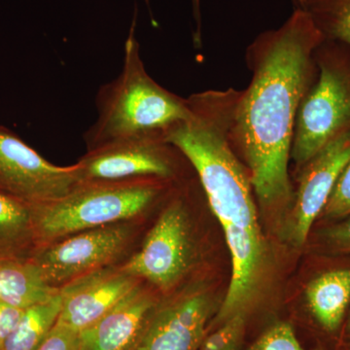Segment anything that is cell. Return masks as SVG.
<instances>
[{
  "instance_id": "obj_1",
  "label": "cell",
  "mask_w": 350,
  "mask_h": 350,
  "mask_svg": "<svg viewBox=\"0 0 350 350\" xmlns=\"http://www.w3.org/2000/svg\"><path fill=\"white\" fill-rule=\"evenodd\" d=\"M323 41L310 18L293 9L282 27L262 32L246 50L252 78L239 91L230 133L250 172L255 198L267 211L293 202L288 165L295 124L317 79L315 51Z\"/></svg>"
},
{
  "instance_id": "obj_2",
  "label": "cell",
  "mask_w": 350,
  "mask_h": 350,
  "mask_svg": "<svg viewBox=\"0 0 350 350\" xmlns=\"http://www.w3.org/2000/svg\"><path fill=\"white\" fill-rule=\"evenodd\" d=\"M135 29V18L124 47L121 73L96 96L98 118L84 135L88 150L125 138L165 135L188 117L186 98L167 91L147 72Z\"/></svg>"
},
{
  "instance_id": "obj_3",
  "label": "cell",
  "mask_w": 350,
  "mask_h": 350,
  "mask_svg": "<svg viewBox=\"0 0 350 350\" xmlns=\"http://www.w3.org/2000/svg\"><path fill=\"white\" fill-rule=\"evenodd\" d=\"M162 181L167 180L81 182L61 199L32 206L38 247L78 232L137 217L162 194Z\"/></svg>"
},
{
  "instance_id": "obj_4",
  "label": "cell",
  "mask_w": 350,
  "mask_h": 350,
  "mask_svg": "<svg viewBox=\"0 0 350 350\" xmlns=\"http://www.w3.org/2000/svg\"><path fill=\"white\" fill-rule=\"evenodd\" d=\"M317 77L301 100L291 159L300 172L333 140L350 131V47L324 40L315 51Z\"/></svg>"
},
{
  "instance_id": "obj_5",
  "label": "cell",
  "mask_w": 350,
  "mask_h": 350,
  "mask_svg": "<svg viewBox=\"0 0 350 350\" xmlns=\"http://www.w3.org/2000/svg\"><path fill=\"white\" fill-rule=\"evenodd\" d=\"M77 163L59 167L48 162L12 131L0 126V189L32 206L68 195L81 183Z\"/></svg>"
},
{
  "instance_id": "obj_6",
  "label": "cell",
  "mask_w": 350,
  "mask_h": 350,
  "mask_svg": "<svg viewBox=\"0 0 350 350\" xmlns=\"http://www.w3.org/2000/svg\"><path fill=\"white\" fill-rule=\"evenodd\" d=\"M180 153L163 133L125 138L88 151L77 163L82 182L125 181L140 178L172 180L174 155Z\"/></svg>"
},
{
  "instance_id": "obj_7",
  "label": "cell",
  "mask_w": 350,
  "mask_h": 350,
  "mask_svg": "<svg viewBox=\"0 0 350 350\" xmlns=\"http://www.w3.org/2000/svg\"><path fill=\"white\" fill-rule=\"evenodd\" d=\"M187 213L180 200L163 209L142 248L122 267L125 273L167 291L187 273L193 257Z\"/></svg>"
},
{
  "instance_id": "obj_8",
  "label": "cell",
  "mask_w": 350,
  "mask_h": 350,
  "mask_svg": "<svg viewBox=\"0 0 350 350\" xmlns=\"http://www.w3.org/2000/svg\"><path fill=\"white\" fill-rule=\"evenodd\" d=\"M131 236L133 230L126 222L96 228L39 246L31 259L44 280L57 288L105 268L123 252Z\"/></svg>"
},
{
  "instance_id": "obj_9",
  "label": "cell",
  "mask_w": 350,
  "mask_h": 350,
  "mask_svg": "<svg viewBox=\"0 0 350 350\" xmlns=\"http://www.w3.org/2000/svg\"><path fill=\"white\" fill-rule=\"evenodd\" d=\"M349 161L350 131L324 147L299 172L291 214V238L296 245L306 243L313 223L323 211Z\"/></svg>"
},
{
  "instance_id": "obj_10",
  "label": "cell",
  "mask_w": 350,
  "mask_h": 350,
  "mask_svg": "<svg viewBox=\"0 0 350 350\" xmlns=\"http://www.w3.org/2000/svg\"><path fill=\"white\" fill-rule=\"evenodd\" d=\"M211 310V299L202 291L154 308L131 350H200Z\"/></svg>"
},
{
  "instance_id": "obj_11",
  "label": "cell",
  "mask_w": 350,
  "mask_h": 350,
  "mask_svg": "<svg viewBox=\"0 0 350 350\" xmlns=\"http://www.w3.org/2000/svg\"><path fill=\"white\" fill-rule=\"evenodd\" d=\"M139 284L121 268L92 271L61 288L63 297L57 323L81 332L100 319Z\"/></svg>"
},
{
  "instance_id": "obj_12",
  "label": "cell",
  "mask_w": 350,
  "mask_h": 350,
  "mask_svg": "<svg viewBox=\"0 0 350 350\" xmlns=\"http://www.w3.org/2000/svg\"><path fill=\"white\" fill-rule=\"evenodd\" d=\"M155 308L139 284L93 325L79 333V350H131Z\"/></svg>"
},
{
  "instance_id": "obj_13",
  "label": "cell",
  "mask_w": 350,
  "mask_h": 350,
  "mask_svg": "<svg viewBox=\"0 0 350 350\" xmlns=\"http://www.w3.org/2000/svg\"><path fill=\"white\" fill-rule=\"evenodd\" d=\"M308 308L327 333H336L344 321L350 301V269L321 273L306 289Z\"/></svg>"
},
{
  "instance_id": "obj_14",
  "label": "cell",
  "mask_w": 350,
  "mask_h": 350,
  "mask_svg": "<svg viewBox=\"0 0 350 350\" xmlns=\"http://www.w3.org/2000/svg\"><path fill=\"white\" fill-rule=\"evenodd\" d=\"M38 247L32 204L0 189V261L29 259Z\"/></svg>"
},
{
  "instance_id": "obj_15",
  "label": "cell",
  "mask_w": 350,
  "mask_h": 350,
  "mask_svg": "<svg viewBox=\"0 0 350 350\" xmlns=\"http://www.w3.org/2000/svg\"><path fill=\"white\" fill-rule=\"evenodd\" d=\"M59 291L44 280L31 258L0 261L1 303L27 308L49 300Z\"/></svg>"
},
{
  "instance_id": "obj_16",
  "label": "cell",
  "mask_w": 350,
  "mask_h": 350,
  "mask_svg": "<svg viewBox=\"0 0 350 350\" xmlns=\"http://www.w3.org/2000/svg\"><path fill=\"white\" fill-rule=\"evenodd\" d=\"M63 297L61 290L48 301L25 308L19 324L4 340L0 350H38L61 313Z\"/></svg>"
},
{
  "instance_id": "obj_17",
  "label": "cell",
  "mask_w": 350,
  "mask_h": 350,
  "mask_svg": "<svg viewBox=\"0 0 350 350\" xmlns=\"http://www.w3.org/2000/svg\"><path fill=\"white\" fill-rule=\"evenodd\" d=\"M310 18L324 40L336 41L350 47V0H291Z\"/></svg>"
},
{
  "instance_id": "obj_18",
  "label": "cell",
  "mask_w": 350,
  "mask_h": 350,
  "mask_svg": "<svg viewBox=\"0 0 350 350\" xmlns=\"http://www.w3.org/2000/svg\"><path fill=\"white\" fill-rule=\"evenodd\" d=\"M245 315H236L202 340L200 350H239L245 330Z\"/></svg>"
},
{
  "instance_id": "obj_19",
  "label": "cell",
  "mask_w": 350,
  "mask_h": 350,
  "mask_svg": "<svg viewBox=\"0 0 350 350\" xmlns=\"http://www.w3.org/2000/svg\"><path fill=\"white\" fill-rule=\"evenodd\" d=\"M246 350H322L306 349L297 338L293 327L278 322L269 327Z\"/></svg>"
},
{
  "instance_id": "obj_20",
  "label": "cell",
  "mask_w": 350,
  "mask_h": 350,
  "mask_svg": "<svg viewBox=\"0 0 350 350\" xmlns=\"http://www.w3.org/2000/svg\"><path fill=\"white\" fill-rule=\"evenodd\" d=\"M321 214L327 218L350 215V161L338 176Z\"/></svg>"
},
{
  "instance_id": "obj_21",
  "label": "cell",
  "mask_w": 350,
  "mask_h": 350,
  "mask_svg": "<svg viewBox=\"0 0 350 350\" xmlns=\"http://www.w3.org/2000/svg\"><path fill=\"white\" fill-rule=\"evenodd\" d=\"M38 350H79V332L57 322Z\"/></svg>"
},
{
  "instance_id": "obj_22",
  "label": "cell",
  "mask_w": 350,
  "mask_h": 350,
  "mask_svg": "<svg viewBox=\"0 0 350 350\" xmlns=\"http://www.w3.org/2000/svg\"><path fill=\"white\" fill-rule=\"evenodd\" d=\"M25 308H18L0 301V347L15 330L24 315Z\"/></svg>"
},
{
  "instance_id": "obj_23",
  "label": "cell",
  "mask_w": 350,
  "mask_h": 350,
  "mask_svg": "<svg viewBox=\"0 0 350 350\" xmlns=\"http://www.w3.org/2000/svg\"><path fill=\"white\" fill-rule=\"evenodd\" d=\"M329 239L338 248L350 251V218L332 228L328 232Z\"/></svg>"
},
{
  "instance_id": "obj_24",
  "label": "cell",
  "mask_w": 350,
  "mask_h": 350,
  "mask_svg": "<svg viewBox=\"0 0 350 350\" xmlns=\"http://www.w3.org/2000/svg\"><path fill=\"white\" fill-rule=\"evenodd\" d=\"M200 0H192L193 5L198 6L200 5Z\"/></svg>"
},
{
  "instance_id": "obj_25",
  "label": "cell",
  "mask_w": 350,
  "mask_h": 350,
  "mask_svg": "<svg viewBox=\"0 0 350 350\" xmlns=\"http://www.w3.org/2000/svg\"><path fill=\"white\" fill-rule=\"evenodd\" d=\"M145 1H146V2H147V3H148V0H145Z\"/></svg>"
},
{
  "instance_id": "obj_26",
  "label": "cell",
  "mask_w": 350,
  "mask_h": 350,
  "mask_svg": "<svg viewBox=\"0 0 350 350\" xmlns=\"http://www.w3.org/2000/svg\"><path fill=\"white\" fill-rule=\"evenodd\" d=\"M349 332H350V325H349Z\"/></svg>"
}]
</instances>
